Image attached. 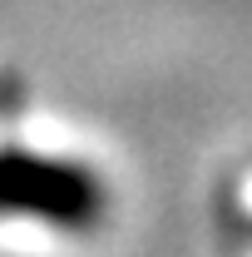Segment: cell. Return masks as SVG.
<instances>
[{
	"label": "cell",
	"instance_id": "6da1fadb",
	"mask_svg": "<svg viewBox=\"0 0 252 257\" xmlns=\"http://www.w3.org/2000/svg\"><path fill=\"white\" fill-rule=\"evenodd\" d=\"M109 193L94 168L69 159H45L30 149H0V218H40L55 227H94Z\"/></svg>",
	"mask_w": 252,
	"mask_h": 257
}]
</instances>
